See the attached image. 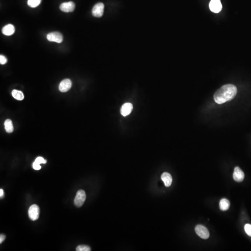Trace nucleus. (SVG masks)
<instances>
[{"label": "nucleus", "mask_w": 251, "mask_h": 251, "mask_svg": "<svg viewBox=\"0 0 251 251\" xmlns=\"http://www.w3.org/2000/svg\"><path fill=\"white\" fill-rule=\"evenodd\" d=\"M133 109V106L130 103H126L122 106L121 110V113L123 116L129 115L131 113Z\"/></svg>", "instance_id": "nucleus-11"}, {"label": "nucleus", "mask_w": 251, "mask_h": 251, "mask_svg": "<svg viewBox=\"0 0 251 251\" xmlns=\"http://www.w3.org/2000/svg\"><path fill=\"white\" fill-rule=\"evenodd\" d=\"M104 10V5L102 2H99L94 6L92 10L93 15L95 17H101L102 16Z\"/></svg>", "instance_id": "nucleus-5"}, {"label": "nucleus", "mask_w": 251, "mask_h": 251, "mask_svg": "<svg viewBox=\"0 0 251 251\" xmlns=\"http://www.w3.org/2000/svg\"><path fill=\"white\" fill-rule=\"evenodd\" d=\"M76 250L77 251H90L91 248L88 245H80L76 247Z\"/></svg>", "instance_id": "nucleus-18"}, {"label": "nucleus", "mask_w": 251, "mask_h": 251, "mask_svg": "<svg viewBox=\"0 0 251 251\" xmlns=\"http://www.w3.org/2000/svg\"><path fill=\"white\" fill-rule=\"evenodd\" d=\"M6 236L3 234H1L0 235V243L1 244L5 240Z\"/></svg>", "instance_id": "nucleus-23"}, {"label": "nucleus", "mask_w": 251, "mask_h": 251, "mask_svg": "<svg viewBox=\"0 0 251 251\" xmlns=\"http://www.w3.org/2000/svg\"><path fill=\"white\" fill-rule=\"evenodd\" d=\"M195 232L196 234L203 239H207L210 236L209 231L206 227L201 225H197L195 227Z\"/></svg>", "instance_id": "nucleus-4"}, {"label": "nucleus", "mask_w": 251, "mask_h": 251, "mask_svg": "<svg viewBox=\"0 0 251 251\" xmlns=\"http://www.w3.org/2000/svg\"><path fill=\"white\" fill-rule=\"evenodd\" d=\"M245 174L243 172L238 166L235 167L233 173V180L235 181L241 182L244 179Z\"/></svg>", "instance_id": "nucleus-10"}, {"label": "nucleus", "mask_w": 251, "mask_h": 251, "mask_svg": "<svg viewBox=\"0 0 251 251\" xmlns=\"http://www.w3.org/2000/svg\"><path fill=\"white\" fill-rule=\"evenodd\" d=\"M86 195L85 191L80 190L77 192L74 200V204L78 207H81L86 200Z\"/></svg>", "instance_id": "nucleus-2"}, {"label": "nucleus", "mask_w": 251, "mask_h": 251, "mask_svg": "<svg viewBox=\"0 0 251 251\" xmlns=\"http://www.w3.org/2000/svg\"><path fill=\"white\" fill-rule=\"evenodd\" d=\"M42 0H28V5L31 8H35L40 5Z\"/></svg>", "instance_id": "nucleus-17"}, {"label": "nucleus", "mask_w": 251, "mask_h": 251, "mask_svg": "<svg viewBox=\"0 0 251 251\" xmlns=\"http://www.w3.org/2000/svg\"><path fill=\"white\" fill-rule=\"evenodd\" d=\"M33 167L34 169L36 170H39L41 169V166L40 165V164L36 162L35 161H34L33 164Z\"/></svg>", "instance_id": "nucleus-22"}, {"label": "nucleus", "mask_w": 251, "mask_h": 251, "mask_svg": "<svg viewBox=\"0 0 251 251\" xmlns=\"http://www.w3.org/2000/svg\"><path fill=\"white\" fill-rule=\"evenodd\" d=\"M15 32V28L12 24H8L4 26L2 29V33L4 35L10 36L12 35Z\"/></svg>", "instance_id": "nucleus-13"}, {"label": "nucleus", "mask_w": 251, "mask_h": 251, "mask_svg": "<svg viewBox=\"0 0 251 251\" xmlns=\"http://www.w3.org/2000/svg\"><path fill=\"white\" fill-rule=\"evenodd\" d=\"M4 126L6 131L8 133H11L14 131L12 122L10 119H7L4 122Z\"/></svg>", "instance_id": "nucleus-15"}, {"label": "nucleus", "mask_w": 251, "mask_h": 251, "mask_svg": "<svg viewBox=\"0 0 251 251\" xmlns=\"http://www.w3.org/2000/svg\"><path fill=\"white\" fill-rule=\"evenodd\" d=\"M162 181L164 183L166 187L170 186L172 182L173 179L170 174L167 172L164 173L161 176Z\"/></svg>", "instance_id": "nucleus-12"}, {"label": "nucleus", "mask_w": 251, "mask_h": 251, "mask_svg": "<svg viewBox=\"0 0 251 251\" xmlns=\"http://www.w3.org/2000/svg\"><path fill=\"white\" fill-rule=\"evenodd\" d=\"M72 84V82L70 79H66L63 80L59 85V90L62 92H66L71 89Z\"/></svg>", "instance_id": "nucleus-9"}, {"label": "nucleus", "mask_w": 251, "mask_h": 251, "mask_svg": "<svg viewBox=\"0 0 251 251\" xmlns=\"http://www.w3.org/2000/svg\"><path fill=\"white\" fill-rule=\"evenodd\" d=\"M219 205H220V208L221 210L225 211L227 210L230 207V202L227 199L224 198L220 201Z\"/></svg>", "instance_id": "nucleus-14"}, {"label": "nucleus", "mask_w": 251, "mask_h": 251, "mask_svg": "<svg viewBox=\"0 0 251 251\" xmlns=\"http://www.w3.org/2000/svg\"><path fill=\"white\" fill-rule=\"evenodd\" d=\"M209 8L213 12L215 13L220 12L222 8L221 0H211L209 3Z\"/></svg>", "instance_id": "nucleus-7"}, {"label": "nucleus", "mask_w": 251, "mask_h": 251, "mask_svg": "<svg viewBox=\"0 0 251 251\" xmlns=\"http://www.w3.org/2000/svg\"><path fill=\"white\" fill-rule=\"evenodd\" d=\"M237 89L233 84H226L221 87L214 94L213 98L217 104H222L231 101L236 96Z\"/></svg>", "instance_id": "nucleus-1"}, {"label": "nucleus", "mask_w": 251, "mask_h": 251, "mask_svg": "<svg viewBox=\"0 0 251 251\" xmlns=\"http://www.w3.org/2000/svg\"><path fill=\"white\" fill-rule=\"evenodd\" d=\"M47 38L50 42H55L58 43H62L63 40L62 35L58 32H53L48 34Z\"/></svg>", "instance_id": "nucleus-6"}, {"label": "nucleus", "mask_w": 251, "mask_h": 251, "mask_svg": "<svg viewBox=\"0 0 251 251\" xmlns=\"http://www.w3.org/2000/svg\"><path fill=\"white\" fill-rule=\"evenodd\" d=\"M3 195H4V191H3V189H0V197L2 198L3 197Z\"/></svg>", "instance_id": "nucleus-24"}, {"label": "nucleus", "mask_w": 251, "mask_h": 251, "mask_svg": "<svg viewBox=\"0 0 251 251\" xmlns=\"http://www.w3.org/2000/svg\"><path fill=\"white\" fill-rule=\"evenodd\" d=\"M75 5L73 2H63L60 6V9L64 12L69 13L74 11L75 9Z\"/></svg>", "instance_id": "nucleus-8"}, {"label": "nucleus", "mask_w": 251, "mask_h": 251, "mask_svg": "<svg viewBox=\"0 0 251 251\" xmlns=\"http://www.w3.org/2000/svg\"><path fill=\"white\" fill-rule=\"evenodd\" d=\"M28 214L30 219L32 221H36L38 220L40 215V208L36 204L32 205L29 208Z\"/></svg>", "instance_id": "nucleus-3"}, {"label": "nucleus", "mask_w": 251, "mask_h": 251, "mask_svg": "<svg viewBox=\"0 0 251 251\" xmlns=\"http://www.w3.org/2000/svg\"><path fill=\"white\" fill-rule=\"evenodd\" d=\"M7 62V59L5 56L3 55H0V63L2 65L6 64Z\"/></svg>", "instance_id": "nucleus-21"}, {"label": "nucleus", "mask_w": 251, "mask_h": 251, "mask_svg": "<svg viewBox=\"0 0 251 251\" xmlns=\"http://www.w3.org/2000/svg\"><path fill=\"white\" fill-rule=\"evenodd\" d=\"M244 229L246 234L251 237V225L246 224L245 225Z\"/></svg>", "instance_id": "nucleus-19"}, {"label": "nucleus", "mask_w": 251, "mask_h": 251, "mask_svg": "<svg viewBox=\"0 0 251 251\" xmlns=\"http://www.w3.org/2000/svg\"><path fill=\"white\" fill-rule=\"evenodd\" d=\"M13 97L18 101H22L24 98L23 93L17 90H14L12 92Z\"/></svg>", "instance_id": "nucleus-16"}, {"label": "nucleus", "mask_w": 251, "mask_h": 251, "mask_svg": "<svg viewBox=\"0 0 251 251\" xmlns=\"http://www.w3.org/2000/svg\"><path fill=\"white\" fill-rule=\"evenodd\" d=\"M35 161L39 164H45L47 162V161L43 159L42 157H38L35 159Z\"/></svg>", "instance_id": "nucleus-20"}]
</instances>
